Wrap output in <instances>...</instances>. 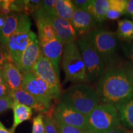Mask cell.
I'll return each mask as SVG.
<instances>
[{"instance_id": "cell-1", "label": "cell", "mask_w": 133, "mask_h": 133, "mask_svg": "<svg viewBox=\"0 0 133 133\" xmlns=\"http://www.w3.org/2000/svg\"><path fill=\"white\" fill-rule=\"evenodd\" d=\"M99 104H107L116 108L133 99V86L123 66L106 70L96 84Z\"/></svg>"}, {"instance_id": "cell-2", "label": "cell", "mask_w": 133, "mask_h": 133, "mask_svg": "<svg viewBox=\"0 0 133 133\" xmlns=\"http://www.w3.org/2000/svg\"><path fill=\"white\" fill-rule=\"evenodd\" d=\"M61 102L86 116L99 104L96 89L85 83H77L65 91L61 95Z\"/></svg>"}, {"instance_id": "cell-3", "label": "cell", "mask_w": 133, "mask_h": 133, "mask_svg": "<svg viewBox=\"0 0 133 133\" xmlns=\"http://www.w3.org/2000/svg\"><path fill=\"white\" fill-rule=\"evenodd\" d=\"M86 36L99 54L106 69L118 66L119 57L117 52L116 33L104 29H96L89 31Z\"/></svg>"}, {"instance_id": "cell-4", "label": "cell", "mask_w": 133, "mask_h": 133, "mask_svg": "<svg viewBox=\"0 0 133 133\" xmlns=\"http://www.w3.org/2000/svg\"><path fill=\"white\" fill-rule=\"evenodd\" d=\"M118 112L114 105L99 104L86 116L83 133H105L115 128L120 127Z\"/></svg>"}, {"instance_id": "cell-5", "label": "cell", "mask_w": 133, "mask_h": 133, "mask_svg": "<svg viewBox=\"0 0 133 133\" xmlns=\"http://www.w3.org/2000/svg\"><path fill=\"white\" fill-rule=\"evenodd\" d=\"M62 64L65 75V82L88 83L85 66L76 41L64 46Z\"/></svg>"}, {"instance_id": "cell-6", "label": "cell", "mask_w": 133, "mask_h": 133, "mask_svg": "<svg viewBox=\"0 0 133 133\" xmlns=\"http://www.w3.org/2000/svg\"><path fill=\"white\" fill-rule=\"evenodd\" d=\"M85 66L88 83H97L105 72V66L88 36L83 35L76 40Z\"/></svg>"}, {"instance_id": "cell-7", "label": "cell", "mask_w": 133, "mask_h": 133, "mask_svg": "<svg viewBox=\"0 0 133 133\" xmlns=\"http://www.w3.org/2000/svg\"><path fill=\"white\" fill-rule=\"evenodd\" d=\"M31 22L28 15L23 13L19 25L6 44L11 61L17 66L22 55L30 41Z\"/></svg>"}, {"instance_id": "cell-8", "label": "cell", "mask_w": 133, "mask_h": 133, "mask_svg": "<svg viewBox=\"0 0 133 133\" xmlns=\"http://www.w3.org/2000/svg\"><path fill=\"white\" fill-rule=\"evenodd\" d=\"M22 89L34 96L49 110L54 109V108L52 107V104L54 97L47 83L32 71L22 73Z\"/></svg>"}, {"instance_id": "cell-9", "label": "cell", "mask_w": 133, "mask_h": 133, "mask_svg": "<svg viewBox=\"0 0 133 133\" xmlns=\"http://www.w3.org/2000/svg\"><path fill=\"white\" fill-rule=\"evenodd\" d=\"M31 71L47 83L52 91L54 100L59 99L62 95L59 75L49 59L41 53L33 66Z\"/></svg>"}, {"instance_id": "cell-10", "label": "cell", "mask_w": 133, "mask_h": 133, "mask_svg": "<svg viewBox=\"0 0 133 133\" xmlns=\"http://www.w3.org/2000/svg\"><path fill=\"white\" fill-rule=\"evenodd\" d=\"M35 12L44 17L49 22L64 46L77 39V33L70 21L59 17L55 12H48L40 8Z\"/></svg>"}, {"instance_id": "cell-11", "label": "cell", "mask_w": 133, "mask_h": 133, "mask_svg": "<svg viewBox=\"0 0 133 133\" xmlns=\"http://www.w3.org/2000/svg\"><path fill=\"white\" fill-rule=\"evenodd\" d=\"M52 117L58 124L74 126L82 131L85 126L86 116L62 102L54 108Z\"/></svg>"}, {"instance_id": "cell-12", "label": "cell", "mask_w": 133, "mask_h": 133, "mask_svg": "<svg viewBox=\"0 0 133 133\" xmlns=\"http://www.w3.org/2000/svg\"><path fill=\"white\" fill-rule=\"evenodd\" d=\"M41 54L39 40L36 35L31 31L30 41L22 55L17 67L22 73L31 71Z\"/></svg>"}, {"instance_id": "cell-13", "label": "cell", "mask_w": 133, "mask_h": 133, "mask_svg": "<svg viewBox=\"0 0 133 133\" xmlns=\"http://www.w3.org/2000/svg\"><path fill=\"white\" fill-rule=\"evenodd\" d=\"M39 43L41 53L51 61L59 75L60 64L62 59L64 44L58 38L51 39H39Z\"/></svg>"}, {"instance_id": "cell-14", "label": "cell", "mask_w": 133, "mask_h": 133, "mask_svg": "<svg viewBox=\"0 0 133 133\" xmlns=\"http://www.w3.org/2000/svg\"><path fill=\"white\" fill-rule=\"evenodd\" d=\"M70 22L77 35L80 36L85 35L89 31L94 30L97 23L95 18L88 12L77 8L75 11Z\"/></svg>"}, {"instance_id": "cell-15", "label": "cell", "mask_w": 133, "mask_h": 133, "mask_svg": "<svg viewBox=\"0 0 133 133\" xmlns=\"http://www.w3.org/2000/svg\"><path fill=\"white\" fill-rule=\"evenodd\" d=\"M10 96L15 102L28 106L32 109H34L36 112L41 113V114L52 115L54 109L49 110L42 102L38 101L30 94L23 90L22 88L17 90L11 91Z\"/></svg>"}, {"instance_id": "cell-16", "label": "cell", "mask_w": 133, "mask_h": 133, "mask_svg": "<svg viewBox=\"0 0 133 133\" xmlns=\"http://www.w3.org/2000/svg\"><path fill=\"white\" fill-rule=\"evenodd\" d=\"M6 82L11 91L22 88L23 82L22 73L13 62L6 63L3 66Z\"/></svg>"}, {"instance_id": "cell-17", "label": "cell", "mask_w": 133, "mask_h": 133, "mask_svg": "<svg viewBox=\"0 0 133 133\" xmlns=\"http://www.w3.org/2000/svg\"><path fill=\"white\" fill-rule=\"evenodd\" d=\"M22 14L23 13L12 12L7 16L4 27L0 32V40L6 46L10 37L17 29Z\"/></svg>"}, {"instance_id": "cell-18", "label": "cell", "mask_w": 133, "mask_h": 133, "mask_svg": "<svg viewBox=\"0 0 133 133\" xmlns=\"http://www.w3.org/2000/svg\"><path fill=\"white\" fill-rule=\"evenodd\" d=\"M12 109L14 114V121L11 129L14 131L16 128L21 123L31 118L33 111L31 108L15 101L12 104Z\"/></svg>"}, {"instance_id": "cell-19", "label": "cell", "mask_w": 133, "mask_h": 133, "mask_svg": "<svg viewBox=\"0 0 133 133\" xmlns=\"http://www.w3.org/2000/svg\"><path fill=\"white\" fill-rule=\"evenodd\" d=\"M120 122L124 127L133 130V99L116 107Z\"/></svg>"}, {"instance_id": "cell-20", "label": "cell", "mask_w": 133, "mask_h": 133, "mask_svg": "<svg viewBox=\"0 0 133 133\" xmlns=\"http://www.w3.org/2000/svg\"><path fill=\"white\" fill-rule=\"evenodd\" d=\"M76 9L75 6L71 0H57L55 6V13L59 17L70 21Z\"/></svg>"}, {"instance_id": "cell-21", "label": "cell", "mask_w": 133, "mask_h": 133, "mask_svg": "<svg viewBox=\"0 0 133 133\" xmlns=\"http://www.w3.org/2000/svg\"><path fill=\"white\" fill-rule=\"evenodd\" d=\"M116 35L123 41L131 42L133 39V22L127 19L118 22Z\"/></svg>"}, {"instance_id": "cell-22", "label": "cell", "mask_w": 133, "mask_h": 133, "mask_svg": "<svg viewBox=\"0 0 133 133\" xmlns=\"http://www.w3.org/2000/svg\"><path fill=\"white\" fill-rule=\"evenodd\" d=\"M94 16L97 23L102 22L107 19L106 16L109 9L110 0H93Z\"/></svg>"}, {"instance_id": "cell-23", "label": "cell", "mask_w": 133, "mask_h": 133, "mask_svg": "<svg viewBox=\"0 0 133 133\" xmlns=\"http://www.w3.org/2000/svg\"><path fill=\"white\" fill-rule=\"evenodd\" d=\"M44 133H59L57 124L52 116L44 115Z\"/></svg>"}, {"instance_id": "cell-24", "label": "cell", "mask_w": 133, "mask_h": 133, "mask_svg": "<svg viewBox=\"0 0 133 133\" xmlns=\"http://www.w3.org/2000/svg\"><path fill=\"white\" fill-rule=\"evenodd\" d=\"M31 133H44V115L39 114L32 121Z\"/></svg>"}, {"instance_id": "cell-25", "label": "cell", "mask_w": 133, "mask_h": 133, "mask_svg": "<svg viewBox=\"0 0 133 133\" xmlns=\"http://www.w3.org/2000/svg\"><path fill=\"white\" fill-rule=\"evenodd\" d=\"M41 1L39 0H25L24 14H33L40 7Z\"/></svg>"}, {"instance_id": "cell-26", "label": "cell", "mask_w": 133, "mask_h": 133, "mask_svg": "<svg viewBox=\"0 0 133 133\" xmlns=\"http://www.w3.org/2000/svg\"><path fill=\"white\" fill-rule=\"evenodd\" d=\"M127 0H110L109 9L125 14Z\"/></svg>"}, {"instance_id": "cell-27", "label": "cell", "mask_w": 133, "mask_h": 133, "mask_svg": "<svg viewBox=\"0 0 133 133\" xmlns=\"http://www.w3.org/2000/svg\"><path fill=\"white\" fill-rule=\"evenodd\" d=\"M12 62L7 47L0 40V66H3L6 63Z\"/></svg>"}, {"instance_id": "cell-28", "label": "cell", "mask_w": 133, "mask_h": 133, "mask_svg": "<svg viewBox=\"0 0 133 133\" xmlns=\"http://www.w3.org/2000/svg\"><path fill=\"white\" fill-rule=\"evenodd\" d=\"M13 103L14 100L11 96L0 99V113L4 112L9 109H12Z\"/></svg>"}, {"instance_id": "cell-29", "label": "cell", "mask_w": 133, "mask_h": 133, "mask_svg": "<svg viewBox=\"0 0 133 133\" xmlns=\"http://www.w3.org/2000/svg\"><path fill=\"white\" fill-rule=\"evenodd\" d=\"M56 124H57L59 133H83L81 129L74 127V126L58 124L57 123Z\"/></svg>"}, {"instance_id": "cell-30", "label": "cell", "mask_w": 133, "mask_h": 133, "mask_svg": "<svg viewBox=\"0 0 133 133\" xmlns=\"http://www.w3.org/2000/svg\"><path fill=\"white\" fill-rule=\"evenodd\" d=\"M56 1L57 0H44L41 1V6L39 8L48 12H55Z\"/></svg>"}, {"instance_id": "cell-31", "label": "cell", "mask_w": 133, "mask_h": 133, "mask_svg": "<svg viewBox=\"0 0 133 133\" xmlns=\"http://www.w3.org/2000/svg\"><path fill=\"white\" fill-rule=\"evenodd\" d=\"M123 49L126 57L131 61L129 62L133 64V41H131V42H128L123 44Z\"/></svg>"}, {"instance_id": "cell-32", "label": "cell", "mask_w": 133, "mask_h": 133, "mask_svg": "<svg viewBox=\"0 0 133 133\" xmlns=\"http://www.w3.org/2000/svg\"><path fill=\"white\" fill-rule=\"evenodd\" d=\"M122 66L125 70L126 74L128 75L133 86V64L131 62H128Z\"/></svg>"}, {"instance_id": "cell-33", "label": "cell", "mask_w": 133, "mask_h": 133, "mask_svg": "<svg viewBox=\"0 0 133 133\" xmlns=\"http://www.w3.org/2000/svg\"><path fill=\"white\" fill-rule=\"evenodd\" d=\"M11 89L7 83L0 84V99L10 96Z\"/></svg>"}, {"instance_id": "cell-34", "label": "cell", "mask_w": 133, "mask_h": 133, "mask_svg": "<svg viewBox=\"0 0 133 133\" xmlns=\"http://www.w3.org/2000/svg\"><path fill=\"white\" fill-rule=\"evenodd\" d=\"M72 1L76 8L84 10L88 3L90 2V0H74Z\"/></svg>"}, {"instance_id": "cell-35", "label": "cell", "mask_w": 133, "mask_h": 133, "mask_svg": "<svg viewBox=\"0 0 133 133\" xmlns=\"http://www.w3.org/2000/svg\"><path fill=\"white\" fill-rule=\"evenodd\" d=\"M123 15V14L119 12H116V11H113V10L109 9L107 13L106 17H107V19H109L110 20H116L119 19Z\"/></svg>"}, {"instance_id": "cell-36", "label": "cell", "mask_w": 133, "mask_h": 133, "mask_svg": "<svg viewBox=\"0 0 133 133\" xmlns=\"http://www.w3.org/2000/svg\"><path fill=\"white\" fill-rule=\"evenodd\" d=\"M125 14L133 16V0H127Z\"/></svg>"}, {"instance_id": "cell-37", "label": "cell", "mask_w": 133, "mask_h": 133, "mask_svg": "<svg viewBox=\"0 0 133 133\" xmlns=\"http://www.w3.org/2000/svg\"><path fill=\"white\" fill-rule=\"evenodd\" d=\"M7 16L3 14L0 13V32L2 30L3 28L4 27L5 23H6Z\"/></svg>"}, {"instance_id": "cell-38", "label": "cell", "mask_w": 133, "mask_h": 133, "mask_svg": "<svg viewBox=\"0 0 133 133\" xmlns=\"http://www.w3.org/2000/svg\"><path fill=\"white\" fill-rule=\"evenodd\" d=\"M0 133H14V131H12L11 129L6 128L5 126L3 125L2 123L0 121Z\"/></svg>"}, {"instance_id": "cell-39", "label": "cell", "mask_w": 133, "mask_h": 133, "mask_svg": "<svg viewBox=\"0 0 133 133\" xmlns=\"http://www.w3.org/2000/svg\"><path fill=\"white\" fill-rule=\"evenodd\" d=\"M6 83V79L4 77V71H3V66H0V84H3Z\"/></svg>"}, {"instance_id": "cell-40", "label": "cell", "mask_w": 133, "mask_h": 133, "mask_svg": "<svg viewBox=\"0 0 133 133\" xmlns=\"http://www.w3.org/2000/svg\"><path fill=\"white\" fill-rule=\"evenodd\" d=\"M105 133H125V132L121 128V127H118L110 129Z\"/></svg>"}, {"instance_id": "cell-41", "label": "cell", "mask_w": 133, "mask_h": 133, "mask_svg": "<svg viewBox=\"0 0 133 133\" xmlns=\"http://www.w3.org/2000/svg\"><path fill=\"white\" fill-rule=\"evenodd\" d=\"M125 133H133V130H127L125 131Z\"/></svg>"}, {"instance_id": "cell-42", "label": "cell", "mask_w": 133, "mask_h": 133, "mask_svg": "<svg viewBox=\"0 0 133 133\" xmlns=\"http://www.w3.org/2000/svg\"><path fill=\"white\" fill-rule=\"evenodd\" d=\"M132 20H133V16H132Z\"/></svg>"}]
</instances>
